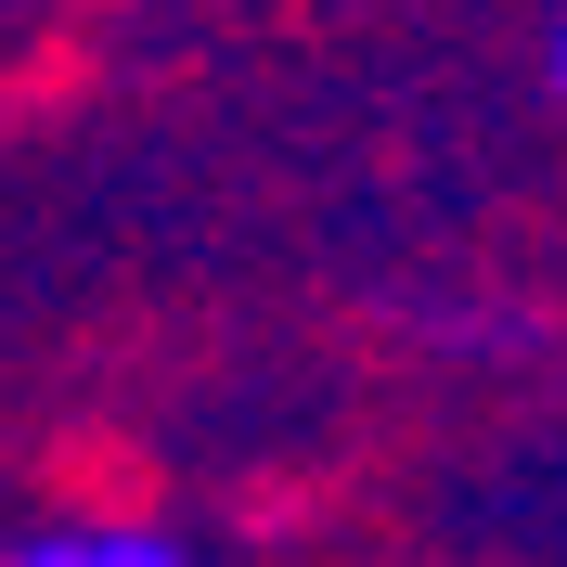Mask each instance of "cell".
Masks as SVG:
<instances>
[{
	"label": "cell",
	"instance_id": "6da1fadb",
	"mask_svg": "<svg viewBox=\"0 0 567 567\" xmlns=\"http://www.w3.org/2000/svg\"><path fill=\"white\" fill-rule=\"evenodd\" d=\"M0 567H194V542L142 529V516H65V529H27Z\"/></svg>",
	"mask_w": 567,
	"mask_h": 567
},
{
	"label": "cell",
	"instance_id": "7a4b0ae2",
	"mask_svg": "<svg viewBox=\"0 0 567 567\" xmlns=\"http://www.w3.org/2000/svg\"><path fill=\"white\" fill-rule=\"evenodd\" d=\"M555 91H567V27H555Z\"/></svg>",
	"mask_w": 567,
	"mask_h": 567
}]
</instances>
